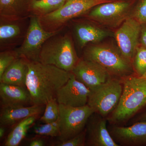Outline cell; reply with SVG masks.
<instances>
[{"instance_id":"cell-6","label":"cell","mask_w":146,"mask_h":146,"mask_svg":"<svg viewBox=\"0 0 146 146\" xmlns=\"http://www.w3.org/2000/svg\"><path fill=\"white\" fill-rule=\"evenodd\" d=\"M123 89L122 81L111 78L105 83L91 91L87 104L95 113L104 117L117 106Z\"/></svg>"},{"instance_id":"cell-14","label":"cell","mask_w":146,"mask_h":146,"mask_svg":"<svg viewBox=\"0 0 146 146\" xmlns=\"http://www.w3.org/2000/svg\"><path fill=\"white\" fill-rule=\"evenodd\" d=\"M91 90L76 79L73 73L68 82L58 90L56 98L59 104L80 107L88 104Z\"/></svg>"},{"instance_id":"cell-21","label":"cell","mask_w":146,"mask_h":146,"mask_svg":"<svg viewBox=\"0 0 146 146\" xmlns=\"http://www.w3.org/2000/svg\"><path fill=\"white\" fill-rule=\"evenodd\" d=\"M37 117L33 116L28 117L16 124L7 136L5 146H18L26 136L28 131L33 125Z\"/></svg>"},{"instance_id":"cell-20","label":"cell","mask_w":146,"mask_h":146,"mask_svg":"<svg viewBox=\"0 0 146 146\" xmlns=\"http://www.w3.org/2000/svg\"><path fill=\"white\" fill-rule=\"evenodd\" d=\"M31 0H0V18L18 19L31 16Z\"/></svg>"},{"instance_id":"cell-23","label":"cell","mask_w":146,"mask_h":146,"mask_svg":"<svg viewBox=\"0 0 146 146\" xmlns=\"http://www.w3.org/2000/svg\"><path fill=\"white\" fill-rule=\"evenodd\" d=\"M44 115L40 121L43 123L55 122L58 120L59 115V104L56 98L50 100L45 105Z\"/></svg>"},{"instance_id":"cell-31","label":"cell","mask_w":146,"mask_h":146,"mask_svg":"<svg viewBox=\"0 0 146 146\" xmlns=\"http://www.w3.org/2000/svg\"><path fill=\"white\" fill-rule=\"evenodd\" d=\"M5 133V127L1 126L0 127V138H2L4 136Z\"/></svg>"},{"instance_id":"cell-22","label":"cell","mask_w":146,"mask_h":146,"mask_svg":"<svg viewBox=\"0 0 146 146\" xmlns=\"http://www.w3.org/2000/svg\"><path fill=\"white\" fill-rule=\"evenodd\" d=\"M66 0H31L30 4L31 16L42 17L61 7Z\"/></svg>"},{"instance_id":"cell-32","label":"cell","mask_w":146,"mask_h":146,"mask_svg":"<svg viewBox=\"0 0 146 146\" xmlns=\"http://www.w3.org/2000/svg\"><path fill=\"white\" fill-rule=\"evenodd\" d=\"M139 121H146V112L144 113L139 118Z\"/></svg>"},{"instance_id":"cell-19","label":"cell","mask_w":146,"mask_h":146,"mask_svg":"<svg viewBox=\"0 0 146 146\" xmlns=\"http://www.w3.org/2000/svg\"><path fill=\"white\" fill-rule=\"evenodd\" d=\"M28 72V60L18 57L3 73L0 77V83L26 87Z\"/></svg>"},{"instance_id":"cell-4","label":"cell","mask_w":146,"mask_h":146,"mask_svg":"<svg viewBox=\"0 0 146 146\" xmlns=\"http://www.w3.org/2000/svg\"><path fill=\"white\" fill-rule=\"evenodd\" d=\"M83 50L82 58L98 63L110 76L123 80L133 73L132 63L123 56L119 49L107 44H89Z\"/></svg>"},{"instance_id":"cell-30","label":"cell","mask_w":146,"mask_h":146,"mask_svg":"<svg viewBox=\"0 0 146 146\" xmlns=\"http://www.w3.org/2000/svg\"><path fill=\"white\" fill-rule=\"evenodd\" d=\"M29 145L31 146H43L44 145V142L42 139H34L30 142Z\"/></svg>"},{"instance_id":"cell-27","label":"cell","mask_w":146,"mask_h":146,"mask_svg":"<svg viewBox=\"0 0 146 146\" xmlns=\"http://www.w3.org/2000/svg\"><path fill=\"white\" fill-rule=\"evenodd\" d=\"M86 129H84L77 135L69 140L60 141L56 144L57 146H83L86 145Z\"/></svg>"},{"instance_id":"cell-2","label":"cell","mask_w":146,"mask_h":146,"mask_svg":"<svg viewBox=\"0 0 146 146\" xmlns=\"http://www.w3.org/2000/svg\"><path fill=\"white\" fill-rule=\"evenodd\" d=\"M65 28L44 42L39 55V62L71 72L80 58L72 35L70 31H65Z\"/></svg>"},{"instance_id":"cell-26","label":"cell","mask_w":146,"mask_h":146,"mask_svg":"<svg viewBox=\"0 0 146 146\" xmlns=\"http://www.w3.org/2000/svg\"><path fill=\"white\" fill-rule=\"evenodd\" d=\"M18 57L15 50L0 52V77L8 67Z\"/></svg>"},{"instance_id":"cell-15","label":"cell","mask_w":146,"mask_h":146,"mask_svg":"<svg viewBox=\"0 0 146 146\" xmlns=\"http://www.w3.org/2000/svg\"><path fill=\"white\" fill-rule=\"evenodd\" d=\"M94 114L89 118L86 124L87 144L93 146H120L108 130L106 120L99 114L96 116Z\"/></svg>"},{"instance_id":"cell-7","label":"cell","mask_w":146,"mask_h":146,"mask_svg":"<svg viewBox=\"0 0 146 146\" xmlns=\"http://www.w3.org/2000/svg\"><path fill=\"white\" fill-rule=\"evenodd\" d=\"M58 119L60 141L72 138L81 133L86 127L89 118L95 112L86 105L82 107H73L59 104Z\"/></svg>"},{"instance_id":"cell-5","label":"cell","mask_w":146,"mask_h":146,"mask_svg":"<svg viewBox=\"0 0 146 146\" xmlns=\"http://www.w3.org/2000/svg\"><path fill=\"white\" fill-rule=\"evenodd\" d=\"M112 0H66L59 9L38 18L40 25L46 31L54 32L62 30L69 22L79 18L92 8Z\"/></svg>"},{"instance_id":"cell-17","label":"cell","mask_w":146,"mask_h":146,"mask_svg":"<svg viewBox=\"0 0 146 146\" xmlns=\"http://www.w3.org/2000/svg\"><path fill=\"white\" fill-rule=\"evenodd\" d=\"M0 99L1 108L33 105L26 87L0 83Z\"/></svg>"},{"instance_id":"cell-11","label":"cell","mask_w":146,"mask_h":146,"mask_svg":"<svg viewBox=\"0 0 146 146\" xmlns=\"http://www.w3.org/2000/svg\"><path fill=\"white\" fill-rule=\"evenodd\" d=\"M31 16L18 19L0 18V51L21 46L27 33Z\"/></svg>"},{"instance_id":"cell-16","label":"cell","mask_w":146,"mask_h":146,"mask_svg":"<svg viewBox=\"0 0 146 146\" xmlns=\"http://www.w3.org/2000/svg\"><path fill=\"white\" fill-rule=\"evenodd\" d=\"M111 135L122 145L146 144V121H139L129 127L115 126L112 128Z\"/></svg>"},{"instance_id":"cell-25","label":"cell","mask_w":146,"mask_h":146,"mask_svg":"<svg viewBox=\"0 0 146 146\" xmlns=\"http://www.w3.org/2000/svg\"><path fill=\"white\" fill-rule=\"evenodd\" d=\"M33 131L40 136L58 137L60 134L58 120L55 122L37 125L34 127Z\"/></svg>"},{"instance_id":"cell-18","label":"cell","mask_w":146,"mask_h":146,"mask_svg":"<svg viewBox=\"0 0 146 146\" xmlns=\"http://www.w3.org/2000/svg\"><path fill=\"white\" fill-rule=\"evenodd\" d=\"M44 106L1 108L0 113L1 126L9 127L20 122L28 117L39 116L43 110Z\"/></svg>"},{"instance_id":"cell-3","label":"cell","mask_w":146,"mask_h":146,"mask_svg":"<svg viewBox=\"0 0 146 146\" xmlns=\"http://www.w3.org/2000/svg\"><path fill=\"white\" fill-rule=\"evenodd\" d=\"M122 81L121 96L109 118L115 123L125 122L146 107V78L130 76Z\"/></svg>"},{"instance_id":"cell-13","label":"cell","mask_w":146,"mask_h":146,"mask_svg":"<svg viewBox=\"0 0 146 146\" xmlns=\"http://www.w3.org/2000/svg\"><path fill=\"white\" fill-rule=\"evenodd\" d=\"M71 72L91 91L111 78L107 71L98 63L82 58H80Z\"/></svg>"},{"instance_id":"cell-9","label":"cell","mask_w":146,"mask_h":146,"mask_svg":"<svg viewBox=\"0 0 146 146\" xmlns=\"http://www.w3.org/2000/svg\"><path fill=\"white\" fill-rule=\"evenodd\" d=\"M58 31H46L40 25L38 17L31 16L25 38L21 46L15 50L18 57L24 58L29 61L39 62V55L44 43Z\"/></svg>"},{"instance_id":"cell-34","label":"cell","mask_w":146,"mask_h":146,"mask_svg":"<svg viewBox=\"0 0 146 146\" xmlns=\"http://www.w3.org/2000/svg\"><path fill=\"white\" fill-rule=\"evenodd\" d=\"M113 1H121V0H112Z\"/></svg>"},{"instance_id":"cell-10","label":"cell","mask_w":146,"mask_h":146,"mask_svg":"<svg viewBox=\"0 0 146 146\" xmlns=\"http://www.w3.org/2000/svg\"><path fill=\"white\" fill-rule=\"evenodd\" d=\"M73 19L69 22L70 29L74 44L80 49H83L89 44H98L103 39L111 36V32L101 28L93 21L87 18Z\"/></svg>"},{"instance_id":"cell-12","label":"cell","mask_w":146,"mask_h":146,"mask_svg":"<svg viewBox=\"0 0 146 146\" xmlns=\"http://www.w3.org/2000/svg\"><path fill=\"white\" fill-rule=\"evenodd\" d=\"M141 24L133 17H129L115 33L118 49L126 59L132 63L139 44Z\"/></svg>"},{"instance_id":"cell-8","label":"cell","mask_w":146,"mask_h":146,"mask_svg":"<svg viewBox=\"0 0 146 146\" xmlns=\"http://www.w3.org/2000/svg\"><path fill=\"white\" fill-rule=\"evenodd\" d=\"M132 5V1H129L104 3L96 6L82 17L96 23L116 27L131 16L130 14Z\"/></svg>"},{"instance_id":"cell-1","label":"cell","mask_w":146,"mask_h":146,"mask_svg":"<svg viewBox=\"0 0 146 146\" xmlns=\"http://www.w3.org/2000/svg\"><path fill=\"white\" fill-rule=\"evenodd\" d=\"M28 72L26 86L33 105L45 106L56 98L59 89L68 82L71 72L52 65L28 60Z\"/></svg>"},{"instance_id":"cell-29","label":"cell","mask_w":146,"mask_h":146,"mask_svg":"<svg viewBox=\"0 0 146 146\" xmlns=\"http://www.w3.org/2000/svg\"><path fill=\"white\" fill-rule=\"evenodd\" d=\"M139 42L141 46L146 47V23L141 24Z\"/></svg>"},{"instance_id":"cell-28","label":"cell","mask_w":146,"mask_h":146,"mask_svg":"<svg viewBox=\"0 0 146 146\" xmlns=\"http://www.w3.org/2000/svg\"><path fill=\"white\" fill-rule=\"evenodd\" d=\"M131 16L141 24L146 23V0H138Z\"/></svg>"},{"instance_id":"cell-24","label":"cell","mask_w":146,"mask_h":146,"mask_svg":"<svg viewBox=\"0 0 146 146\" xmlns=\"http://www.w3.org/2000/svg\"><path fill=\"white\" fill-rule=\"evenodd\" d=\"M133 70L137 76L142 77L146 72V47L138 46L136 48L133 60Z\"/></svg>"},{"instance_id":"cell-33","label":"cell","mask_w":146,"mask_h":146,"mask_svg":"<svg viewBox=\"0 0 146 146\" xmlns=\"http://www.w3.org/2000/svg\"><path fill=\"white\" fill-rule=\"evenodd\" d=\"M141 77L145 78H146V72L145 73V74H144V75L143 76Z\"/></svg>"}]
</instances>
